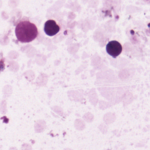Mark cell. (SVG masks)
Returning a JSON list of instances; mask_svg holds the SVG:
<instances>
[{
	"label": "cell",
	"mask_w": 150,
	"mask_h": 150,
	"mask_svg": "<svg viewBox=\"0 0 150 150\" xmlns=\"http://www.w3.org/2000/svg\"><path fill=\"white\" fill-rule=\"evenodd\" d=\"M15 33L18 41L22 43L30 42L34 41L38 35L36 25L27 21L18 23L16 28Z\"/></svg>",
	"instance_id": "6da1fadb"
},
{
	"label": "cell",
	"mask_w": 150,
	"mask_h": 150,
	"mask_svg": "<svg viewBox=\"0 0 150 150\" xmlns=\"http://www.w3.org/2000/svg\"><path fill=\"white\" fill-rule=\"evenodd\" d=\"M106 51L109 55L114 58H116L122 51V45L116 41L110 42L106 46Z\"/></svg>",
	"instance_id": "7a4b0ae2"
},
{
	"label": "cell",
	"mask_w": 150,
	"mask_h": 150,
	"mask_svg": "<svg viewBox=\"0 0 150 150\" xmlns=\"http://www.w3.org/2000/svg\"><path fill=\"white\" fill-rule=\"evenodd\" d=\"M60 30V27L54 20L47 21L45 24L44 31L47 35L53 36Z\"/></svg>",
	"instance_id": "3957f363"
}]
</instances>
